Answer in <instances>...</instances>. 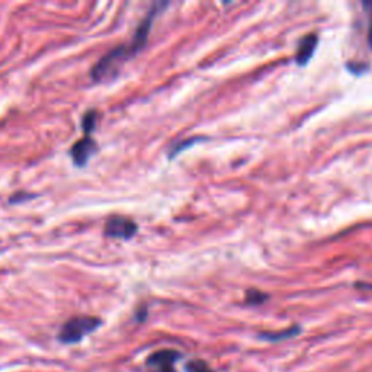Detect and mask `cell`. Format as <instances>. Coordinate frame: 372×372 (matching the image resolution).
<instances>
[{"label":"cell","mask_w":372,"mask_h":372,"mask_svg":"<svg viewBox=\"0 0 372 372\" xmlns=\"http://www.w3.org/2000/svg\"><path fill=\"white\" fill-rule=\"evenodd\" d=\"M101 324V319L93 317V315H78V317H73L63 324L59 333V339L62 343L74 345L99 329Z\"/></svg>","instance_id":"cell-1"},{"label":"cell","mask_w":372,"mask_h":372,"mask_svg":"<svg viewBox=\"0 0 372 372\" xmlns=\"http://www.w3.org/2000/svg\"><path fill=\"white\" fill-rule=\"evenodd\" d=\"M129 55H133V52L128 45H121L114 48L113 51H109L96 63V66L92 69V79L95 82H102L114 78L118 73L121 64L129 57Z\"/></svg>","instance_id":"cell-2"},{"label":"cell","mask_w":372,"mask_h":372,"mask_svg":"<svg viewBox=\"0 0 372 372\" xmlns=\"http://www.w3.org/2000/svg\"><path fill=\"white\" fill-rule=\"evenodd\" d=\"M137 229L138 227L133 220L124 218V217H113V218H109V221L106 222L105 234L108 237L128 240L136 236Z\"/></svg>","instance_id":"cell-3"},{"label":"cell","mask_w":372,"mask_h":372,"mask_svg":"<svg viewBox=\"0 0 372 372\" xmlns=\"http://www.w3.org/2000/svg\"><path fill=\"white\" fill-rule=\"evenodd\" d=\"M180 358V353L172 349H162L153 352L147 359V365L157 372H175V364Z\"/></svg>","instance_id":"cell-4"},{"label":"cell","mask_w":372,"mask_h":372,"mask_svg":"<svg viewBox=\"0 0 372 372\" xmlns=\"http://www.w3.org/2000/svg\"><path fill=\"white\" fill-rule=\"evenodd\" d=\"M96 152V144L90 137H85L79 140L76 144L71 147V159L78 166H85L87 160Z\"/></svg>","instance_id":"cell-5"},{"label":"cell","mask_w":372,"mask_h":372,"mask_svg":"<svg viewBox=\"0 0 372 372\" xmlns=\"http://www.w3.org/2000/svg\"><path fill=\"white\" fill-rule=\"evenodd\" d=\"M319 43V36L315 34L306 35L304 38L299 44V51L295 54V62L300 66H306L310 59L313 57V54L315 51V47H317Z\"/></svg>","instance_id":"cell-6"},{"label":"cell","mask_w":372,"mask_h":372,"mask_svg":"<svg viewBox=\"0 0 372 372\" xmlns=\"http://www.w3.org/2000/svg\"><path fill=\"white\" fill-rule=\"evenodd\" d=\"M299 333H300V327L299 326H292V327L281 330V331H268V333L260 334V336H262L266 341H269V342H279V341H284V339H289V338L295 336V334H299Z\"/></svg>","instance_id":"cell-7"},{"label":"cell","mask_w":372,"mask_h":372,"mask_svg":"<svg viewBox=\"0 0 372 372\" xmlns=\"http://www.w3.org/2000/svg\"><path fill=\"white\" fill-rule=\"evenodd\" d=\"M186 372H215L213 371L207 362H203V361H199V359H192L189 361L188 364H186L185 366Z\"/></svg>","instance_id":"cell-8"},{"label":"cell","mask_w":372,"mask_h":372,"mask_svg":"<svg viewBox=\"0 0 372 372\" xmlns=\"http://www.w3.org/2000/svg\"><path fill=\"white\" fill-rule=\"evenodd\" d=\"M268 299V295L260 292V291H256V289H249L246 292V303L248 304H262L265 300Z\"/></svg>","instance_id":"cell-9"},{"label":"cell","mask_w":372,"mask_h":372,"mask_svg":"<svg viewBox=\"0 0 372 372\" xmlns=\"http://www.w3.org/2000/svg\"><path fill=\"white\" fill-rule=\"evenodd\" d=\"M95 124H96V113H87L82 122L85 133L89 134L90 131H93V129H95Z\"/></svg>","instance_id":"cell-10"},{"label":"cell","mask_w":372,"mask_h":372,"mask_svg":"<svg viewBox=\"0 0 372 372\" xmlns=\"http://www.w3.org/2000/svg\"><path fill=\"white\" fill-rule=\"evenodd\" d=\"M368 44L372 48V13H371V21H369V29H368Z\"/></svg>","instance_id":"cell-11"}]
</instances>
